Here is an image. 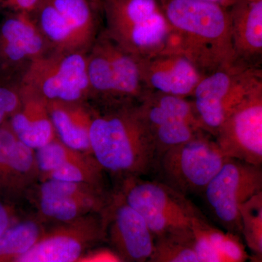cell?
I'll return each instance as SVG.
<instances>
[{
	"instance_id": "cell-1",
	"label": "cell",
	"mask_w": 262,
	"mask_h": 262,
	"mask_svg": "<svg viewBox=\"0 0 262 262\" xmlns=\"http://www.w3.org/2000/svg\"><path fill=\"white\" fill-rule=\"evenodd\" d=\"M90 144L101 168L123 180L155 168L154 141L136 103L94 108Z\"/></svg>"
},
{
	"instance_id": "cell-2",
	"label": "cell",
	"mask_w": 262,
	"mask_h": 262,
	"mask_svg": "<svg viewBox=\"0 0 262 262\" xmlns=\"http://www.w3.org/2000/svg\"><path fill=\"white\" fill-rule=\"evenodd\" d=\"M179 53L205 76L235 61L228 8L203 0H159Z\"/></svg>"
},
{
	"instance_id": "cell-3",
	"label": "cell",
	"mask_w": 262,
	"mask_h": 262,
	"mask_svg": "<svg viewBox=\"0 0 262 262\" xmlns=\"http://www.w3.org/2000/svg\"><path fill=\"white\" fill-rule=\"evenodd\" d=\"M103 30L124 51L138 59L179 53L177 34L159 0H103Z\"/></svg>"
},
{
	"instance_id": "cell-4",
	"label": "cell",
	"mask_w": 262,
	"mask_h": 262,
	"mask_svg": "<svg viewBox=\"0 0 262 262\" xmlns=\"http://www.w3.org/2000/svg\"><path fill=\"white\" fill-rule=\"evenodd\" d=\"M117 192L142 216L155 241H191L194 225L207 220L188 196L160 181L143 180L141 177L124 179Z\"/></svg>"
},
{
	"instance_id": "cell-5",
	"label": "cell",
	"mask_w": 262,
	"mask_h": 262,
	"mask_svg": "<svg viewBox=\"0 0 262 262\" xmlns=\"http://www.w3.org/2000/svg\"><path fill=\"white\" fill-rule=\"evenodd\" d=\"M91 100L99 107L137 103L148 93L139 60L103 32L87 53Z\"/></svg>"
},
{
	"instance_id": "cell-6",
	"label": "cell",
	"mask_w": 262,
	"mask_h": 262,
	"mask_svg": "<svg viewBox=\"0 0 262 262\" xmlns=\"http://www.w3.org/2000/svg\"><path fill=\"white\" fill-rule=\"evenodd\" d=\"M261 84V67L237 60L205 76L190 98L203 130L214 137L231 112Z\"/></svg>"
},
{
	"instance_id": "cell-7",
	"label": "cell",
	"mask_w": 262,
	"mask_h": 262,
	"mask_svg": "<svg viewBox=\"0 0 262 262\" xmlns=\"http://www.w3.org/2000/svg\"><path fill=\"white\" fill-rule=\"evenodd\" d=\"M87 53L50 52L26 68L19 84L47 101L89 102Z\"/></svg>"
},
{
	"instance_id": "cell-8",
	"label": "cell",
	"mask_w": 262,
	"mask_h": 262,
	"mask_svg": "<svg viewBox=\"0 0 262 262\" xmlns=\"http://www.w3.org/2000/svg\"><path fill=\"white\" fill-rule=\"evenodd\" d=\"M227 159L214 138L204 132L165 151L154 169L160 182L188 196L203 194Z\"/></svg>"
},
{
	"instance_id": "cell-9",
	"label": "cell",
	"mask_w": 262,
	"mask_h": 262,
	"mask_svg": "<svg viewBox=\"0 0 262 262\" xmlns=\"http://www.w3.org/2000/svg\"><path fill=\"white\" fill-rule=\"evenodd\" d=\"M261 192V166L228 158L203 194L217 222L227 232L237 235L241 234V207Z\"/></svg>"
},
{
	"instance_id": "cell-10",
	"label": "cell",
	"mask_w": 262,
	"mask_h": 262,
	"mask_svg": "<svg viewBox=\"0 0 262 262\" xmlns=\"http://www.w3.org/2000/svg\"><path fill=\"white\" fill-rule=\"evenodd\" d=\"M106 237L105 213H91L45 232L11 262H77L88 248Z\"/></svg>"
},
{
	"instance_id": "cell-11",
	"label": "cell",
	"mask_w": 262,
	"mask_h": 262,
	"mask_svg": "<svg viewBox=\"0 0 262 262\" xmlns=\"http://www.w3.org/2000/svg\"><path fill=\"white\" fill-rule=\"evenodd\" d=\"M227 158L262 164V84L231 112L214 136Z\"/></svg>"
},
{
	"instance_id": "cell-12",
	"label": "cell",
	"mask_w": 262,
	"mask_h": 262,
	"mask_svg": "<svg viewBox=\"0 0 262 262\" xmlns=\"http://www.w3.org/2000/svg\"><path fill=\"white\" fill-rule=\"evenodd\" d=\"M39 194L42 215L61 224L91 213H103L113 198L106 189L51 179H44Z\"/></svg>"
},
{
	"instance_id": "cell-13",
	"label": "cell",
	"mask_w": 262,
	"mask_h": 262,
	"mask_svg": "<svg viewBox=\"0 0 262 262\" xmlns=\"http://www.w3.org/2000/svg\"><path fill=\"white\" fill-rule=\"evenodd\" d=\"M106 237L120 262H146L152 253L155 238L145 221L122 200L113 194L106 213Z\"/></svg>"
},
{
	"instance_id": "cell-14",
	"label": "cell",
	"mask_w": 262,
	"mask_h": 262,
	"mask_svg": "<svg viewBox=\"0 0 262 262\" xmlns=\"http://www.w3.org/2000/svg\"><path fill=\"white\" fill-rule=\"evenodd\" d=\"M50 52L32 15L5 14L0 24V72L21 75L32 61Z\"/></svg>"
},
{
	"instance_id": "cell-15",
	"label": "cell",
	"mask_w": 262,
	"mask_h": 262,
	"mask_svg": "<svg viewBox=\"0 0 262 262\" xmlns=\"http://www.w3.org/2000/svg\"><path fill=\"white\" fill-rule=\"evenodd\" d=\"M147 92L190 98L205 75L181 53H168L139 59Z\"/></svg>"
},
{
	"instance_id": "cell-16",
	"label": "cell",
	"mask_w": 262,
	"mask_h": 262,
	"mask_svg": "<svg viewBox=\"0 0 262 262\" xmlns=\"http://www.w3.org/2000/svg\"><path fill=\"white\" fill-rule=\"evenodd\" d=\"M39 174L34 150L20 142L5 122L0 126V196L24 192Z\"/></svg>"
},
{
	"instance_id": "cell-17",
	"label": "cell",
	"mask_w": 262,
	"mask_h": 262,
	"mask_svg": "<svg viewBox=\"0 0 262 262\" xmlns=\"http://www.w3.org/2000/svg\"><path fill=\"white\" fill-rule=\"evenodd\" d=\"M228 10L235 59L261 67L262 0H237Z\"/></svg>"
},
{
	"instance_id": "cell-18",
	"label": "cell",
	"mask_w": 262,
	"mask_h": 262,
	"mask_svg": "<svg viewBox=\"0 0 262 262\" xmlns=\"http://www.w3.org/2000/svg\"><path fill=\"white\" fill-rule=\"evenodd\" d=\"M21 90V104L8 120V125L20 142L33 150L57 139L48 101L27 90Z\"/></svg>"
},
{
	"instance_id": "cell-19",
	"label": "cell",
	"mask_w": 262,
	"mask_h": 262,
	"mask_svg": "<svg viewBox=\"0 0 262 262\" xmlns=\"http://www.w3.org/2000/svg\"><path fill=\"white\" fill-rule=\"evenodd\" d=\"M57 139L71 149L91 154L90 130L94 108L83 101H48Z\"/></svg>"
},
{
	"instance_id": "cell-20",
	"label": "cell",
	"mask_w": 262,
	"mask_h": 262,
	"mask_svg": "<svg viewBox=\"0 0 262 262\" xmlns=\"http://www.w3.org/2000/svg\"><path fill=\"white\" fill-rule=\"evenodd\" d=\"M136 103L150 131L164 123L174 121L190 122L202 128L189 98L148 92Z\"/></svg>"
},
{
	"instance_id": "cell-21",
	"label": "cell",
	"mask_w": 262,
	"mask_h": 262,
	"mask_svg": "<svg viewBox=\"0 0 262 262\" xmlns=\"http://www.w3.org/2000/svg\"><path fill=\"white\" fill-rule=\"evenodd\" d=\"M64 18L82 51L88 53L97 38L96 10L89 0H49Z\"/></svg>"
},
{
	"instance_id": "cell-22",
	"label": "cell",
	"mask_w": 262,
	"mask_h": 262,
	"mask_svg": "<svg viewBox=\"0 0 262 262\" xmlns=\"http://www.w3.org/2000/svg\"><path fill=\"white\" fill-rule=\"evenodd\" d=\"M37 221L12 224L0 237V262H11L28 251L45 233Z\"/></svg>"
},
{
	"instance_id": "cell-23",
	"label": "cell",
	"mask_w": 262,
	"mask_h": 262,
	"mask_svg": "<svg viewBox=\"0 0 262 262\" xmlns=\"http://www.w3.org/2000/svg\"><path fill=\"white\" fill-rule=\"evenodd\" d=\"M241 234L248 248L262 256V192L243 205L239 211Z\"/></svg>"
},
{
	"instance_id": "cell-24",
	"label": "cell",
	"mask_w": 262,
	"mask_h": 262,
	"mask_svg": "<svg viewBox=\"0 0 262 262\" xmlns=\"http://www.w3.org/2000/svg\"><path fill=\"white\" fill-rule=\"evenodd\" d=\"M146 262H200L191 241L173 238L155 241L154 249Z\"/></svg>"
},
{
	"instance_id": "cell-25",
	"label": "cell",
	"mask_w": 262,
	"mask_h": 262,
	"mask_svg": "<svg viewBox=\"0 0 262 262\" xmlns=\"http://www.w3.org/2000/svg\"><path fill=\"white\" fill-rule=\"evenodd\" d=\"M206 232L224 261H249L246 247L237 234L224 232L212 227L209 223L206 226Z\"/></svg>"
},
{
	"instance_id": "cell-26",
	"label": "cell",
	"mask_w": 262,
	"mask_h": 262,
	"mask_svg": "<svg viewBox=\"0 0 262 262\" xmlns=\"http://www.w3.org/2000/svg\"><path fill=\"white\" fill-rule=\"evenodd\" d=\"M0 72V126L9 120L21 104V90L19 80H10Z\"/></svg>"
},
{
	"instance_id": "cell-27",
	"label": "cell",
	"mask_w": 262,
	"mask_h": 262,
	"mask_svg": "<svg viewBox=\"0 0 262 262\" xmlns=\"http://www.w3.org/2000/svg\"><path fill=\"white\" fill-rule=\"evenodd\" d=\"M207 220L198 222L193 227L191 246L200 262H225L212 244L206 232Z\"/></svg>"
},
{
	"instance_id": "cell-28",
	"label": "cell",
	"mask_w": 262,
	"mask_h": 262,
	"mask_svg": "<svg viewBox=\"0 0 262 262\" xmlns=\"http://www.w3.org/2000/svg\"><path fill=\"white\" fill-rule=\"evenodd\" d=\"M42 0H0V10L5 14L20 13L32 15Z\"/></svg>"
},
{
	"instance_id": "cell-29",
	"label": "cell",
	"mask_w": 262,
	"mask_h": 262,
	"mask_svg": "<svg viewBox=\"0 0 262 262\" xmlns=\"http://www.w3.org/2000/svg\"><path fill=\"white\" fill-rule=\"evenodd\" d=\"M14 208L9 200L0 196V237L12 225Z\"/></svg>"
},
{
	"instance_id": "cell-30",
	"label": "cell",
	"mask_w": 262,
	"mask_h": 262,
	"mask_svg": "<svg viewBox=\"0 0 262 262\" xmlns=\"http://www.w3.org/2000/svg\"><path fill=\"white\" fill-rule=\"evenodd\" d=\"M77 262H120L115 255L102 252L91 255L88 257L81 258Z\"/></svg>"
},
{
	"instance_id": "cell-31",
	"label": "cell",
	"mask_w": 262,
	"mask_h": 262,
	"mask_svg": "<svg viewBox=\"0 0 262 262\" xmlns=\"http://www.w3.org/2000/svg\"><path fill=\"white\" fill-rule=\"evenodd\" d=\"M203 1L211 2V3H216L222 5V6L225 7V8H229L233 3H235L237 0H203Z\"/></svg>"
},
{
	"instance_id": "cell-32",
	"label": "cell",
	"mask_w": 262,
	"mask_h": 262,
	"mask_svg": "<svg viewBox=\"0 0 262 262\" xmlns=\"http://www.w3.org/2000/svg\"><path fill=\"white\" fill-rule=\"evenodd\" d=\"M89 1L101 10V3H102L103 0H89Z\"/></svg>"
},
{
	"instance_id": "cell-33",
	"label": "cell",
	"mask_w": 262,
	"mask_h": 262,
	"mask_svg": "<svg viewBox=\"0 0 262 262\" xmlns=\"http://www.w3.org/2000/svg\"><path fill=\"white\" fill-rule=\"evenodd\" d=\"M248 262H262V256H256L254 255V257L249 259Z\"/></svg>"
}]
</instances>
